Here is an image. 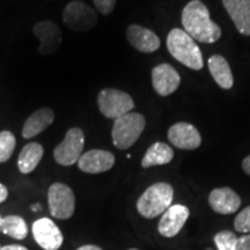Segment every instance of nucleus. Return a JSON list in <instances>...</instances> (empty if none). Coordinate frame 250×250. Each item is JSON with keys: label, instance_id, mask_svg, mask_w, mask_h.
<instances>
[{"label": "nucleus", "instance_id": "obj_1", "mask_svg": "<svg viewBox=\"0 0 250 250\" xmlns=\"http://www.w3.org/2000/svg\"><path fill=\"white\" fill-rule=\"evenodd\" d=\"M184 31L201 43L217 42L221 37V28L211 20L208 8L201 0H191L182 11Z\"/></svg>", "mask_w": 250, "mask_h": 250}, {"label": "nucleus", "instance_id": "obj_2", "mask_svg": "<svg viewBox=\"0 0 250 250\" xmlns=\"http://www.w3.org/2000/svg\"><path fill=\"white\" fill-rule=\"evenodd\" d=\"M167 48L170 55L187 67L195 71L203 68L204 62L201 49L195 40L184 30L174 28L169 31L167 36Z\"/></svg>", "mask_w": 250, "mask_h": 250}, {"label": "nucleus", "instance_id": "obj_3", "mask_svg": "<svg viewBox=\"0 0 250 250\" xmlns=\"http://www.w3.org/2000/svg\"><path fill=\"white\" fill-rule=\"evenodd\" d=\"M174 189L169 183L159 182L152 184L145 190L137 202V210L144 218L153 219L164 214L171 206Z\"/></svg>", "mask_w": 250, "mask_h": 250}, {"label": "nucleus", "instance_id": "obj_4", "mask_svg": "<svg viewBox=\"0 0 250 250\" xmlns=\"http://www.w3.org/2000/svg\"><path fill=\"white\" fill-rule=\"evenodd\" d=\"M146 126V120L139 112H127L114 121L111 138L118 149H127L142 136Z\"/></svg>", "mask_w": 250, "mask_h": 250}, {"label": "nucleus", "instance_id": "obj_5", "mask_svg": "<svg viewBox=\"0 0 250 250\" xmlns=\"http://www.w3.org/2000/svg\"><path fill=\"white\" fill-rule=\"evenodd\" d=\"M98 105L103 116L116 120L127 112H131L134 108V102L129 94L123 90L105 88L99 93Z\"/></svg>", "mask_w": 250, "mask_h": 250}, {"label": "nucleus", "instance_id": "obj_6", "mask_svg": "<svg viewBox=\"0 0 250 250\" xmlns=\"http://www.w3.org/2000/svg\"><path fill=\"white\" fill-rule=\"evenodd\" d=\"M62 21L71 30L86 33L98 24L96 12L85 2L74 0L62 11Z\"/></svg>", "mask_w": 250, "mask_h": 250}, {"label": "nucleus", "instance_id": "obj_7", "mask_svg": "<svg viewBox=\"0 0 250 250\" xmlns=\"http://www.w3.org/2000/svg\"><path fill=\"white\" fill-rule=\"evenodd\" d=\"M50 213L56 219H70L76 210V197L73 190L64 183L51 184L48 190Z\"/></svg>", "mask_w": 250, "mask_h": 250}, {"label": "nucleus", "instance_id": "obj_8", "mask_svg": "<svg viewBox=\"0 0 250 250\" xmlns=\"http://www.w3.org/2000/svg\"><path fill=\"white\" fill-rule=\"evenodd\" d=\"M85 146V134L80 127H72L65 134V138L54 151V158L61 166H72L78 164L83 155Z\"/></svg>", "mask_w": 250, "mask_h": 250}, {"label": "nucleus", "instance_id": "obj_9", "mask_svg": "<svg viewBox=\"0 0 250 250\" xmlns=\"http://www.w3.org/2000/svg\"><path fill=\"white\" fill-rule=\"evenodd\" d=\"M33 235L44 250H58L64 241L61 229L49 218H41L33 224Z\"/></svg>", "mask_w": 250, "mask_h": 250}, {"label": "nucleus", "instance_id": "obj_10", "mask_svg": "<svg viewBox=\"0 0 250 250\" xmlns=\"http://www.w3.org/2000/svg\"><path fill=\"white\" fill-rule=\"evenodd\" d=\"M34 35L40 40L39 52L43 56L52 55L62 44V31L52 21L37 22L34 26Z\"/></svg>", "mask_w": 250, "mask_h": 250}, {"label": "nucleus", "instance_id": "obj_11", "mask_svg": "<svg viewBox=\"0 0 250 250\" xmlns=\"http://www.w3.org/2000/svg\"><path fill=\"white\" fill-rule=\"evenodd\" d=\"M168 139L175 147L188 151L198 148L202 144V137L198 130L186 122L171 125L168 130Z\"/></svg>", "mask_w": 250, "mask_h": 250}, {"label": "nucleus", "instance_id": "obj_12", "mask_svg": "<svg viewBox=\"0 0 250 250\" xmlns=\"http://www.w3.org/2000/svg\"><path fill=\"white\" fill-rule=\"evenodd\" d=\"M189 214L190 211L186 205L175 204L169 206L160 219L158 226L159 233L165 237L176 236L186 225Z\"/></svg>", "mask_w": 250, "mask_h": 250}, {"label": "nucleus", "instance_id": "obj_13", "mask_svg": "<svg viewBox=\"0 0 250 250\" xmlns=\"http://www.w3.org/2000/svg\"><path fill=\"white\" fill-rule=\"evenodd\" d=\"M115 155L104 149H90L83 153L78 161V167L87 174H100L110 170L115 165Z\"/></svg>", "mask_w": 250, "mask_h": 250}, {"label": "nucleus", "instance_id": "obj_14", "mask_svg": "<svg viewBox=\"0 0 250 250\" xmlns=\"http://www.w3.org/2000/svg\"><path fill=\"white\" fill-rule=\"evenodd\" d=\"M181 77L169 64H160L152 70L153 88L160 96H168L179 88Z\"/></svg>", "mask_w": 250, "mask_h": 250}, {"label": "nucleus", "instance_id": "obj_15", "mask_svg": "<svg viewBox=\"0 0 250 250\" xmlns=\"http://www.w3.org/2000/svg\"><path fill=\"white\" fill-rule=\"evenodd\" d=\"M126 39L134 49L151 54L160 48L161 41L155 33L139 24H130L126 29Z\"/></svg>", "mask_w": 250, "mask_h": 250}, {"label": "nucleus", "instance_id": "obj_16", "mask_svg": "<svg viewBox=\"0 0 250 250\" xmlns=\"http://www.w3.org/2000/svg\"><path fill=\"white\" fill-rule=\"evenodd\" d=\"M208 204L219 214H232L241 206V198L230 188H217L210 192Z\"/></svg>", "mask_w": 250, "mask_h": 250}, {"label": "nucleus", "instance_id": "obj_17", "mask_svg": "<svg viewBox=\"0 0 250 250\" xmlns=\"http://www.w3.org/2000/svg\"><path fill=\"white\" fill-rule=\"evenodd\" d=\"M223 4L237 31L250 36V0H223Z\"/></svg>", "mask_w": 250, "mask_h": 250}, {"label": "nucleus", "instance_id": "obj_18", "mask_svg": "<svg viewBox=\"0 0 250 250\" xmlns=\"http://www.w3.org/2000/svg\"><path fill=\"white\" fill-rule=\"evenodd\" d=\"M55 121V111L49 107L40 108L39 110L30 115L24 122L22 127V137L24 139H30L37 134L48 129Z\"/></svg>", "mask_w": 250, "mask_h": 250}, {"label": "nucleus", "instance_id": "obj_19", "mask_svg": "<svg viewBox=\"0 0 250 250\" xmlns=\"http://www.w3.org/2000/svg\"><path fill=\"white\" fill-rule=\"evenodd\" d=\"M208 70L215 83L223 89H230L234 85L232 70L226 58L221 55H213L208 58Z\"/></svg>", "mask_w": 250, "mask_h": 250}, {"label": "nucleus", "instance_id": "obj_20", "mask_svg": "<svg viewBox=\"0 0 250 250\" xmlns=\"http://www.w3.org/2000/svg\"><path fill=\"white\" fill-rule=\"evenodd\" d=\"M44 154V148L39 143H29L21 149L18 159L19 170L22 174H29L36 169Z\"/></svg>", "mask_w": 250, "mask_h": 250}, {"label": "nucleus", "instance_id": "obj_21", "mask_svg": "<svg viewBox=\"0 0 250 250\" xmlns=\"http://www.w3.org/2000/svg\"><path fill=\"white\" fill-rule=\"evenodd\" d=\"M174 151L169 145L165 143H154L148 147L142 160L143 168H149L153 166L167 165L173 160Z\"/></svg>", "mask_w": 250, "mask_h": 250}, {"label": "nucleus", "instance_id": "obj_22", "mask_svg": "<svg viewBox=\"0 0 250 250\" xmlns=\"http://www.w3.org/2000/svg\"><path fill=\"white\" fill-rule=\"evenodd\" d=\"M0 230L15 240L26 239L28 234L26 221L20 215H7V217L2 218Z\"/></svg>", "mask_w": 250, "mask_h": 250}, {"label": "nucleus", "instance_id": "obj_23", "mask_svg": "<svg viewBox=\"0 0 250 250\" xmlns=\"http://www.w3.org/2000/svg\"><path fill=\"white\" fill-rule=\"evenodd\" d=\"M17 139L11 131H1L0 132V164L8 161L13 155Z\"/></svg>", "mask_w": 250, "mask_h": 250}, {"label": "nucleus", "instance_id": "obj_24", "mask_svg": "<svg viewBox=\"0 0 250 250\" xmlns=\"http://www.w3.org/2000/svg\"><path fill=\"white\" fill-rule=\"evenodd\" d=\"M213 240L218 250H236L237 236L230 230H221L215 234Z\"/></svg>", "mask_w": 250, "mask_h": 250}, {"label": "nucleus", "instance_id": "obj_25", "mask_svg": "<svg viewBox=\"0 0 250 250\" xmlns=\"http://www.w3.org/2000/svg\"><path fill=\"white\" fill-rule=\"evenodd\" d=\"M234 228L240 233H250V206H247L236 215Z\"/></svg>", "mask_w": 250, "mask_h": 250}, {"label": "nucleus", "instance_id": "obj_26", "mask_svg": "<svg viewBox=\"0 0 250 250\" xmlns=\"http://www.w3.org/2000/svg\"><path fill=\"white\" fill-rule=\"evenodd\" d=\"M96 6V9L102 15H109L114 11L117 0H93Z\"/></svg>", "mask_w": 250, "mask_h": 250}, {"label": "nucleus", "instance_id": "obj_27", "mask_svg": "<svg viewBox=\"0 0 250 250\" xmlns=\"http://www.w3.org/2000/svg\"><path fill=\"white\" fill-rule=\"evenodd\" d=\"M236 250H250V234L237 237Z\"/></svg>", "mask_w": 250, "mask_h": 250}, {"label": "nucleus", "instance_id": "obj_28", "mask_svg": "<svg viewBox=\"0 0 250 250\" xmlns=\"http://www.w3.org/2000/svg\"><path fill=\"white\" fill-rule=\"evenodd\" d=\"M8 197V189L6 188L4 184L0 183V204L4 203Z\"/></svg>", "mask_w": 250, "mask_h": 250}, {"label": "nucleus", "instance_id": "obj_29", "mask_svg": "<svg viewBox=\"0 0 250 250\" xmlns=\"http://www.w3.org/2000/svg\"><path fill=\"white\" fill-rule=\"evenodd\" d=\"M242 168H243V170H245L246 174L250 175V155L246 156V158L243 159Z\"/></svg>", "mask_w": 250, "mask_h": 250}, {"label": "nucleus", "instance_id": "obj_30", "mask_svg": "<svg viewBox=\"0 0 250 250\" xmlns=\"http://www.w3.org/2000/svg\"><path fill=\"white\" fill-rule=\"evenodd\" d=\"M0 250H28L26 247L21 246V245H9V246H5L1 247Z\"/></svg>", "mask_w": 250, "mask_h": 250}, {"label": "nucleus", "instance_id": "obj_31", "mask_svg": "<svg viewBox=\"0 0 250 250\" xmlns=\"http://www.w3.org/2000/svg\"><path fill=\"white\" fill-rule=\"evenodd\" d=\"M77 250H103L102 248H100L98 246H94V245H86V246H83L80 247V248H78Z\"/></svg>", "mask_w": 250, "mask_h": 250}, {"label": "nucleus", "instance_id": "obj_32", "mask_svg": "<svg viewBox=\"0 0 250 250\" xmlns=\"http://www.w3.org/2000/svg\"><path fill=\"white\" fill-rule=\"evenodd\" d=\"M1 220H2V218H1V217H0V225H1Z\"/></svg>", "mask_w": 250, "mask_h": 250}, {"label": "nucleus", "instance_id": "obj_33", "mask_svg": "<svg viewBox=\"0 0 250 250\" xmlns=\"http://www.w3.org/2000/svg\"><path fill=\"white\" fill-rule=\"evenodd\" d=\"M129 250H139V249H134V248H131V249H129Z\"/></svg>", "mask_w": 250, "mask_h": 250}]
</instances>
